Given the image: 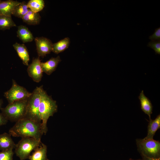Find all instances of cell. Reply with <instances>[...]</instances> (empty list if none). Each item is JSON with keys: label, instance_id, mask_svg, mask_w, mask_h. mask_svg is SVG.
I'll return each mask as SVG.
<instances>
[{"label": "cell", "instance_id": "cell-1", "mask_svg": "<svg viewBox=\"0 0 160 160\" xmlns=\"http://www.w3.org/2000/svg\"><path fill=\"white\" fill-rule=\"evenodd\" d=\"M9 133L14 137H31L41 140L44 134L41 123L23 118L17 122L9 130Z\"/></svg>", "mask_w": 160, "mask_h": 160}, {"label": "cell", "instance_id": "cell-2", "mask_svg": "<svg viewBox=\"0 0 160 160\" xmlns=\"http://www.w3.org/2000/svg\"><path fill=\"white\" fill-rule=\"evenodd\" d=\"M57 111V105L56 101L49 96L42 88L41 93L39 113L41 121V126L43 134L45 135L48 129L47 121Z\"/></svg>", "mask_w": 160, "mask_h": 160}, {"label": "cell", "instance_id": "cell-3", "mask_svg": "<svg viewBox=\"0 0 160 160\" xmlns=\"http://www.w3.org/2000/svg\"><path fill=\"white\" fill-rule=\"evenodd\" d=\"M28 98L9 103L1 108V113L8 120L16 122L24 118Z\"/></svg>", "mask_w": 160, "mask_h": 160}, {"label": "cell", "instance_id": "cell-4", "mask_svg": "<svg viewBox=\"0 0 160 160\" xmlns=\"http://www.w3.org/2000/svg\"><path fill=\"white\" fill-rule=\"evenodd\" d=\"M43 86L36 87L32 92L28 98L24 118L36 122L41 123L39 113V108Z\"/></svg>", "mask_w": 160, "mask_h": 160}, {"label": "cell", "instance_id": "cell-5", "mask_svg": "<svg viewBox=\"0 0 160 160\" xmlns=\"http://www.w3.org/2000/svg\"><path fill=\"white\" fill-rule=\"evenodd\" d=\"M137 150L140 154L154 159L160 158V142L153 139L136 140Z\"/></svg>", "mask_w": 160, "mask_h": 160}, {"label": "cell", "instance_id": "cell-6", "mask_svg": "<svg viewBox=\"0 0 160 160\" xmlns=\"http://www.w3.org/2000/svg\"><path fill=\"white\" fill-rule=\"evenodd\" d=\"M41 142L32 137H22L16 144L15 153L20 160L28 159L31 152L39 146Z\"/></svg>", "mask_w": 160, "mask_h": 160}, {"label": "cell", "instance_id": "cell-7", "mask_svg": "<svg viewBox=\"0 0 160 160\" xmlns=\"http://www.w3.org/2000/svg\"><path fill=\"white\" fill-rule=\"evenodd\" d=\"M31 95V92H29L24 87L18 84L14 79L12 80L11 88L4 93V96L9 103L28 98Z\"/></svg>", "mask_w": 160, "mask_h": 160}, {"label": "cell", "instance_id": "cell-8", "mask_svg": "<svg viewBox=\"0 0 160 160\" xmlns=\"http://www.w3.org/2000/svg\"><path fill=\"white\" fill-rule=\"evenodd\" d=\"M41 63L39 57L33 59L27 69L29 76L37 83L41 81L43 76Z\"/></svg>", "mask_w": 160, "mask_h": 160}, {"label": "cell", "instance_id": "cell-9", "mask_svg": "<svg viewBox=\"0 0 160 160\" xmlns=\"http://www.w3.org/2000/svg\"><path fill=\"white\" fill-rule=\"evenodd\" d=\"M34 40L39 57H43L52 52L53 43L50 40L43 37H36Z\"/></svg>", "mask_w": 160, "mask_h": 160}, {"label": "cell", "instance_id": "cell-10", "mask_svg": "<svg viewBox=\"0 0 160 160\" xmlns=\"http://www.w3.org/2000/svg\"><path fill=\"white\" fill-rule=\"evenodd\" d=\"M61 61L60 58L58 56L55 57H52L45 62H41L43 72L50 75L55 70Z\"/></svg>", "mask_w": 160, "mask_h": 160}, {"label": "cell", "instance_id": "cell-11", "mask_svg": "<svg viewBox=\"0 0 160 160\" xmlns=\"http://www.w3.org/2000/svg\"><path fill=\"white\" fill-rule=\"evenodd\" d=\"M20 3L12 0L1 1L0 2V15L11 16L14 8Z\"/></svg>", "mask_w": 160, "mask_h": 160}, {"label": "cell", "instance_id": "cell-12", "mask_svg": "<svg viewBox=\"0 0 160 160\" xmlns=\"http://www.w3.org/2000/svg\"><path fill=\"white\" fill-rule=\"evenodd\" d=\"M13 46L23 64L28 66L30 57L27 49L25 45L24 44H20L16 42L13 44Z\"/></svg>", "mask_w": 160, "mask_h": 160}, {"label": "cell", "instance_id": "cell-13", "mask_svg": "<svg viewBox=\"0 0 160 160\" xmlns=\"http://www.w3.org/2000/svg\"><path fill=\"white\" fill-rule=\"evenodd\" d=\"M9 133H4L0 134V150L1 151L15 148L16 144Z\"/></svg>", "mask_w": 160, "mask_h": 160}, {"label": "cell", "instance_id": "cell-14", "mask_svg": "<svg viewBox=\"0 0 160 160\" xmlns=\"http://www.w3.org/2000/svg\"><path fill=\"white\" fill-rule=\"evenodd\" d=\"M47 147L41 142L39 146L36 148L28 158L30 160H49L47 157Z\"/></svg>", "mask_w": 160, "mask_h": 160}, {"label": "cell", "instance_id": "cell-15", "mask_svg": "<svg viewBox=\"0 0 160 160\" xmlns=\"http://www.w3.org/2000/svg\"><path fill=\"white\" fill-rule=\"evenodd\" d=\"M140 100L141 108L146 114L148 115L149 119L152 113L153 106L150 100L144 94L143 91L142 90L138 97Z\"/></svg>", "mask_w": 160, "mask_h": 160}, {"label": "cell", "instance_id": "cell-16", "mask_svg": "<svg viewBox=\"0 0 160 160\" xmlns=\"http://www.w3.org/2000/svg\"><path fill=\"white\" fill-rule=\"evenodd\" d=\"M17 33V37L23 43L31 42L34 39L32 34L25 26L21 25L18 26Z\"/></svg>", "mask_w": 160, "mask_h": 160}, {"label": "cell", "instance_id": "cell-17", "mask_svg": "<svg viewBox=\"0 0 160 160\" xmlns=\"http://www.w3.org/2000/svg\"><path fill=\"white\" fill-rule=\"evenodd\" d=\"M160 127V115H158L154 120L150 119L148 126L147 136L145 139H153V137L156 131Z\"/></svg>", "mask_w": 160, "mask_h": 160}, {"label": "cell", "instance_id": "cell-18", "mask_svg": "<svg viewBox=\"0 0 160 160\" xmlns=\"http://www.w3.org/2000/svg\"><path fill=\"white\" fill-rule=\"evenodd\" d=\"M22 20L24 23L29 25H36L39 24L41 17L38 12H34L29 10Z\"/></svg>", "mask_w": 160, "mask_h": 160}, {"label": "cell", "instance_id": "cell-19", "mask_svg": "<svg viewBox=\"0 0 160 160\" xmlns=\"http://www.w3.org/2000/svg\"><path fill=\"white\" fill-rule=\"evenodd\" d=\"M70 42V39L67 37L53 44L52 52L56 54L63 52L68 47Z\"/></svg>", "mask_w": 160, "mask_h": 160}, {"label": "cell", "instance_id": "cell-20", "mask_svg": "<svg viewBox=\"0 0 160 160\" xmlns=\"http://www.w3.org/2000/svg\"><path fill=\"white\" fill-rule=\"evenodd\" d=\"M29 10L27 3L25 1H23L15 7L13 10L12 15L22 19Z\"/></svg>", "mask_w": 160, "mask_h": 160}, {"label": "cell", "instance_id": "cell-21", "mask_svg": "<svg viewBox=\"0 0 160 160\" xmlns=\"http://www.w3.org/2000/svg\"><path fill=\"white\" fill-rule=\"evenodd\" d=\"M16 26L11 16L0 15V30H5Z\"/></svg>", "mask_w": 160, "mask_h": 160}, {"label": "cell", "instance_id": "cell-22", "mask_svg": "<svg viewBox=\"0 0 160 160\" xmlns=\"http://www.w3.org/2000/svg\"><path fill=\"white\" fill-rule=\"evenodd\" d=\"M27 5L31 11L38 13L44 8V2L43 0H30L27 3Z\"/></svg>", "mask_w": 160, "mask_h": 160}, {"label": "cell", "instance_id": "cell-23", "mask_svg": "<svg viewBox=\"0 0 160 160\" xmlns=\"http://www.w3.org/2000/svg\"><path fill=\"white\" fill-rule=\"evenodd\" d=\"M14 152L11 149L0 152V160H13Z\"/></svg>", "mask_w": 160, "mask_h": 160}, {"label": "cell", "instance_id": "cell-24", "mask_svg": "<svg viewBox=\"0 0 160 160\" xmlns=\"http://www.w3.org/2000/svg\"><path fill=\"white\" fill-rule=\"evenodd\" d=\"M147 46L153 49L156 54H160V40L151 41L148 43Z\"/></svg>", "mask_w": 160, "mask_h": 160}, {"label": "cell", "instance_id": "cell-25", "mask_svg": "<svg viewBox=\"0 0 160 160\" xmlns=\"http://www.w3.org/2000/svg\"><path fill=\"white\" fill-rule=\"evenodd\" d=\"M149 39L151 41L160 40V27H159L155 29L154 33L150 36Z\"/></svg>", "mask_w": 160, "mask_h": 160}, {"label": "cell", "instance_id": "cell-26", "mask_svg": "<svg viewBox=\"0 0 160 160\" xmlns=\"http://www.w3.org/2000/svg\"><path fill=\"white\" fill-rule=\"evenodd\" d=\"M8 120L1 113H0V126L6 124Z\"/></svg>", "mask_w": 160, "mask_h": 160}, {"label": "cell", "instance_id": "cell-27", "mask_svg": "<svg viewBox=\"0 0 160 160\" xmlns=\"http://www.w3.org/2000/svg\"><path fill=\"white\" fill-rule=\"evenodd\" d=\"M140 155L142 158V160H160V158L154 159L147 157L142 154Z\"/></svg>", "mask_w": 160, "mask_h": 160}, {"label": "cell", "instance_id": "cell-28", "mask_svg": "<svg viewBox=\"0 0 160 160\" xmlns=\"http://www.w3.org/2000/svg\"><path fill=\"white\" fill-rule=\"evenodd\" d=\"M2 101L1 100V99H0V111L1 110V109L2 108L1 106H2Z\"/></svg>", "mask_w": 160, "mask_h": 160}, {"label": "cell", "instance_id": "cell-29", "mask_svg": "<svg viewBox=\"0 0 160 160\" xmlns=\"http://www.w3.org/2000/svg\"><path fill=\"white\" fill-rule=\"evenodd\" d=\"M129 160H142V159H137L134 160V159H130Z\"/></svg>", "mask_w": 160, "mask_h": 160}, {"label": "cell", "instance_id": "cell-30", "mask_svg": "<svg viewBox=\"0 0 160 160\" xmlns=\"http://www.w3.org/2000/svg\"><path fill=\"white\" fill-rule=\"evenodd\" d=\"M1 1V0H0V2Z\"/></svg>", "mask_w": 160, "mask_h": 160}]
</instances>
